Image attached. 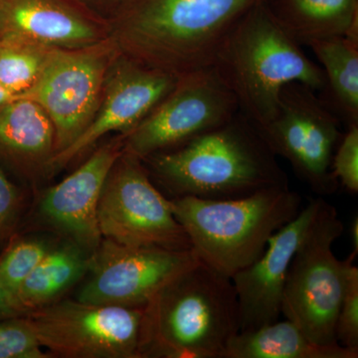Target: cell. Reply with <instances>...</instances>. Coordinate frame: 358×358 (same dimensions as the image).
Returning <instances> with one entry per match:
<instances>
[{
    "label": "cell",
    "mask_w": 358,
    "mask_h": 358,
    "mask_svg": "<svg viewBox=\"0 0 358 358\" xmlns=\"http://www.w3.org/2000/svg\"><path fill=\"white\" fill-rule=\"evenodd\" d=\"M265 0H131L110 40L147 67L180 77L213 67L224 39Z\"/></svg>",
    "instance_id": "6da1fadb"
},
{
    "label": "cell",
    "mask_w": 358,
    "mask_h": 358,
    "mask_svg": "<svg viewBox=\"0 0 358 358\" xmlns=\"http://www.w3.org/2000/svg\"><path fill=\"white\" fill-rule=\"evenodd\" d=\"M271 13L299 44L307 46L345 36L358 21L357 0H280L278 10Z\"/></svg>",
    "instance_id": "d6986e66"
},
{
    "label": "cell",
    "mask_w": 358,
    "mask_h": 358,
    "mask_svg": "<svg viewBox=\"0 0 358 358\" xmlns=\"http://www.w3.org/2000/svg\"><path fill=\"white\" fill-rule=\"evenodd\" d=\"M336 338L339 345L358 350V268L355 263L348 268L336 320Z\"/></svg>",
    "instance_id": "d4e9b609"
},
{
    "label": "cell",
    "mask_w": 358,
    "mask_h": 358,
    "mask_svg": "<svg viewBox=\"0 0 358 358\" xmlns=\"http://www.w3.org/2000/svg\"><path fill=\"white\" fill-rule=\"evenodd\" d=\"M145 308L61 301L32 308L25 320L40 345L65 357H141Z\"/></svg>",
    "instance_id": "8fae6325"
},
{
    "label": "cell",
    "mask_w": 358,
    "mask_h": 358,
    "mask_svg": "<svg viewBox=\"0 0 358 358\" xmlns=\"http://www.w3.org/2000/svg\"><path fill=\"white\" fill-rule=\"evenodd\" d=\"M38 339L24 317L0 320V358H44Z\"/></svg>",
    "instance_id": "cb8c5ba5"
},
{
    "label": "cell",
    "mask_w": 358,
    "mask_h": 358,
    "mask_svg": "<svg viewBox=\"0 0 358 358\" xmlns=\"http://www.w3.org/2000/svg\"><path fill=\"white\" fill-rule=\"evenodd\" d=\"M48 253L43 242L21 240L11 244L0 257V282L16 296L26 278Z\"/></svg>",
    "instance_id": "603a6c76"
},
{
    "label": "cell",
    "mask_w": 358,
    "mask_h": 358,
    "mask_svg": "<svg viewBox=\"0 0 358 358\" xmlns=\"http://www.w3.org/2000/svg\"><path fill=\"white\" fill-rule=\"evenodd\" d=\"M358 350L313 343L289 320L239 331L221 358H357Z\"/></svg>",
    "instance_id": "ac0fdd59"
},
{
    "label": "cell",
    "mask_w": 358,
    "mask_h": 358,
    "mask_svg": "<svg viewBox=\"0 0 358 358\" xmlns=\"http://www.w3.org/2000/svg\"><path fill=\"white\" fill-rule=\"evenodd\" d=\"M96 217L101 235L117 243L192 250L171 199L155 187L141 159L124 150L103 186Z\"/></svg>",
    "instance_id": "ba28073f"
},
{
    "label": "cell",
    "mask_w": 358,
    "mask_h": 358,
    "mask_svg": "<svg viewBox=\"0 0 358 358\" xmlns=\"http://www.w3.org/2000/svg\"><path fill=\"white\" fill-rule=\"evenodd\" d=\"M178 79L164 71L141 65L117 51L108 70L93 121L70 147L54 155L49 164L64 166L106 134L128 133L173 91Z\"/></svg>",
    "instance_id": "4fadbf2b"
},
{
    "label": "cell",
    "mask_w": 358,
    "mask_h": 358,
    "mask_svg": "<svg viewBox=\"0 0 358 358\" xmlns=\"http://www.w3.org/2000/svg\"><path fill=\"white\" fill-rule=\"evenodd\" d=\"M238 113L236 96L214 66L195 71L178 77L173 91L124 134V150L143 159L218 128Z\"/></svg>",
    "instance_id": "9c48e42d"
},
{
    "label": "cell",
    "mask_w": 358,
    "mask_h": 358,
    "mask_svg": "<svg viewBox=\"0 0 358 358\" xmlns=\"http://www.w3.org/2000/svg\"><path fill=\"white\" fill-rule=\"evenodd\" d=\"M20 207V195L13 183L0 169V241L13 229Z\"/></svg>",
    "instance_id": "4316f807"
},
{
    "label": "cell",
    "mask_w": 358,
    "mask_h": 358,
    "mask_svg": "<svg viewBox=\"0 0 358 358\" xmlns=\"http://www.w3.org/2000/svg\"><path fill=\"white\" fill-rule=\"evenodd\" d=\"M171 203L197 258L231 279L300 213L301 197L289 187H280L234 199L176 197Z\"/></svg>",
    "instance_id": "5b68a950"
},
{
    "label": "cell",
    "mask_w": 358,
    "mask_h": 358,
    "mask_svg": "<svg viewBox=\"0 0 358 358\" xmlns=\"http://www.w3.org/2000/svg\"><path fill=\"white\" fill-rule=\"evenodd\" d=\"M55 129L38 103L18 98L0 108V159L15 166L48 164Z\"/></svg>",
    "instance_id": "e0dca14e"
},
{
    "label": "cell",
    "mask_w": 358,
    "mask_h": 358,
    "mask_svg": "<svg viewBox=\"0 0 358 358\" xmlns=\"http://www.w3.org/2000/svg\"><path fill=\"white\" fill-rule=\"evenodd\" d=\"M301 46L265 1L249 9L224 39L213 66L236 96L239 112L256 129L272 119L286 85L326 90L324 71Z\"/></svg>",
    "instance_id": "3957f363"
},
{
    "label": "cell",
    "mask_w": 358,
    "mask_h": 358,
    "mask_svg": "<svg viewBox=\"0 0 358 358\" xmlns=\"http://www.w3.org/2000/svg\"><path fill=\"white\" fill-rule=\"evenodd\" d=\"M315 93L299 82L286 85L272 119L256 129L273 154L288 160L296 176L322 197L338 188L331 164L343 134L338 115Z\"/></svg>",
    "instance_id": "52a82bcc"
},
{
    "label": "cell",
    "mask_w": 358,
    "mask_h": 358,
    "mask_svg": "<svg viewBox=\"0 0 358 358\" xmlns=\"http://www.w3.org/2000/svg\"><path fill=\"white\" fill-rule=\"evenodd\" d=\"M52 49L18 40H0V84L21 98L36 83Z\"/></svg>",
    "instance_id": "7402d4cb"
},
{
    "label": "cell",
    "mask_w": 358,
    "mask_h": 358,
    "mask_svg": "<svg viewBox=\"0 0 358 358\" xmlns=\"http://www.w3.org/2000/svg\"><path fill=\"white\" fill-rule=\"evenodd\" d=\"M15 99H18V96L14 95V94L9 92L8 90H6L0 84V108L2 106L6 105V103L13 102Z\"/></svg>",
    "instance_id": "f546056e"
},
{
    "label": "cell",
    "mask_w": 358,
    "mask_h": 358,
    "mask_svg": "<svg viewBox=\"0 0 358 358\" xmlns=\"http://www.w3.org/2000/svg\"><path fill=\"white\" fill-rule=\"evenodd\" d=\"M107 38L96 21L65 0H0V40L80 49Z\"/></svg>",
    "instance_id": "2e32d148"
},
{
    "label": "cell",
    "mask_w": 358,
    "mask_h": 358,
    "mask_svg": "<svg viewBox=\"0 0 358 358\" xmlns=\"http://www.w3.org/2000/svg\"><path fill=\"white\" fill-rule=\"evenodd\" d=\"M89 261L91 278L78 301L145 308L155 294L199 259L192 250L126 246L103 240Z\"/></svg>",
    "instance_id": "7c38bea8"
},
{
    "label": "cell",
    "mask_w": 358,
    "mask_h": 358,
    "mask_svg": "<svg viewBox=\"0 0 358 358\" xmlns=\"http://www.w3.org/2000/svg\"><path fill=\"white\" fill-rule=\"evenodd\" d=\"M343 230L336 207L322 200L294 253L282 292L281 315L317 345H338L336 320L348 268L357 256L352 252L345 260H338L334 255V242Z\"/></svg>",
    "instance_id": "8992f818"
},
{
    "label": "cell",
    "mask_w": 358,
    "mask_h": 358,
    "mask_svg": "<svg viewBox=\"0 0 358 358\" xmlns=\"http://www.w3.org/2000/svg\"><path fill=\"white\" fill-rule=\"evenodd\" d=\"M239 331L232 280L199 260L145 306L141 355L221 358Z\"/></svg>",
    "instance_id": "277c9868"
},
{
    "label": "cell",
    "mask_w": 358,
    "mask_h": 358,
    "mask_svg": "<svg viewBox=\"0 0 358 358\" xmlns=\"http://www.w3.org/2000/svg\"><path fill=\"white\" fill-rule=\"evenodd\" d=\"M350 238H352V252L358 253V217L353 218L352 226H350Z\"/></svg>",
    "instance_id": "f1b7e54d"
},
{
    "label": "cell",
    "mask_w": 358,
    "mask_h": 358,
    "mask_svg": "<svg viewBox=\"0 0 358 358\" xmlns=\"http://www.w3.org/2000/svg\"><path fill=\"white\" fill-rule=\"evenodd\" d=\"M322 200L320 196L310 199L293 220L268 239L253 263L231 278L237 294L240 331H253L279 320L289 265Z\"/></svg>",
    "instance_id": "5bb4252c"
},
{
    "label": "cell",
    "mask_w": 358,
    "mask_h": 358,
    "mask_svg": "<svg viewBox=\"0 0 358 358\" xmlns=\"http://www.w3.org/2000/svg\"><path fill=\"white\" fill-rule=\"evenodd\" d=\"M89 267V261L73 248L48 251L26 278L16 296L26 310L42 307L77 282Z\"/></svg>",
    "instance_id": "44dd1931"
},
{
    "label": "cell",
    "mask_w": 358,
    "mask_h": 358,
    "mask_svg": "<svg viewBox=\"0 0 358 358\" xmlns=\"http://www.w3.org/2000/svg\"><path fill=\"white\" fill-rule=\"evenodd\" d=\"M320 61L327 92L339 117L358 124V41L345 36L317 40L308 45Z\"/></svg>",
    "instance_id": "ffe728a7"
},
{
    "label": "cell",
    "mask_w": 358,
    "mask_h": 358,
    "mask_svg": "<svg viewBox=\"0 0 358 358\" xmlns=\"http://www.w3.org/2000/svg\"><path fill=\"white\" fill-rule=\"evenodd\" d=\"M122 152L124 138L99 148L42 200V213L87 248L96 249L101 243L96 217L99 201L108 176Z\"/></svg>",
    "instance_id": "9a60e30c"
},
{
    "label": "cell",
    "mask_w": 358,
    "mask_h": 358,
    "mask_svg": "<svg viewBox=\"0 0 358 358\" xmlns=\"http://www.w3.org/2000/svg\"><path fill=\"white\" fill-rule=\"evenodd\" d=\"M141 160L173 199H234L289 187L277 157L240 112L218 128Z\"/></svg>",
    "instance_id": "7a4b0ae2"
},
{
    "label": "cell",
    "mask_w": 358,
    "mask_h": 358,
    "mask_svg": "<svg viewBox=\"0 0 358 358\" xmlns=\"http://www.w3.org/2000/svg\"><path fill=\"white\" fill-rule=\"evenodd\" d=\"M27 310L21 305L17 296L0 282V320L24 315Z\"/></svg>",
    "instance_id": "83f0119b"
},
{
    "label": "cell",
    "mask_w": 358,
    "mask_h": 358,
    "mask_svg": "<svg viewBox=\"0 0 358 358\" xmlns=\"http://www.w3.org/2000/svg\"><path fill=\"white\" fill-rule=\"evenodd\" d=\"M117 53L110 37L86 48L52 49L36 83L21 96L38 103L50 117L54 155L70 147L93 121Z\"/></svg>",
    "instance_id": "30bf717a"
},
{
    "label": "cell",
    "mask_w": 358,
    "mask_h": 358,
    "mask_svg": "<svg viewBox=\"0 0 358 358\" xmlns=\"http://www.w3.org/2000/svg\"><path fill=\"white\" fill-rule=\"evenodd\" d=\"M96 1H98V0H96Z\"/></svg>",
    "instance_id": "4dcf8cb0"
},
{
    "label": "cell",
    "mask_w": 358,
    "mask_h": 358,
    "mask_svg": "<svg viewBox=\"0 0 358 358\" xmlns=\"http://www.w3.org/2000/svg\"><path fill=\"white\" fill-rule=\"evenodd\" d=\"M334 176L348 192H358V124L348 127L334 152Z\"/></svg>",
    "instance_id": "484cf974"
}]
</instances>
